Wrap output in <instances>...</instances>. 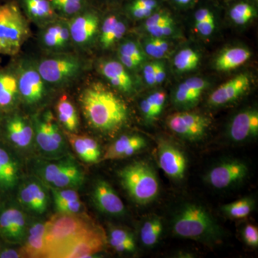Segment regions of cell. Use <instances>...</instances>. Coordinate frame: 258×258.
I'll return each mask as SVG.
<instances>
[{"label":"cell","instance_id":"obj_1","mask_svg":"<svg viewBox=\"0 0 258 258\" xmlns=\"http://www.w3.org/2000/svg\"><path fill=\"white\" fill-rule=\"evenodd\" d=\"M80 103L88 124L103 133L119 130L128 120V111L121 98L99 82L83 90Z\"/></svg>","mask_w":258,"mask_h":258},{"label":"cell","instance_id":"obj_2","mask_svg":"<svg viewBox=\"0 0 258 258\" xmlns=\"http://www.w3.org/2000/svg\"><path fill=\"white\" fill-rule=\"evenodd\" d=\"M173 232L183 238L212 243L221 237L220 226L206 209L188 204L176 212L172 222Z\"/></svg>","mask_w":258,"mask_h":258},{"label":"cell","instance_id":"obj_3","mask_svg":"<svg viewBox=\"0 0 258 258\" xmlns=\"http://www.w3.org/2000/svg\"><path fill=\"white\" fill-rule=\"evenodd\" d=\"M96 225L80 214L59 213L45 222V257H57L73 240Z\"/></svg>","mask_w":258,"mask_h":258},{"label":"cell","instance_id":"obj_4","mask_svg":"<svg viewBox=\"0 0 258 258\" xmlns=\"http://www.w3.org/2000/svg\"><path fill=\"white\" fill-rule=\"evenodd\" d=\"M30 35L28 20L16 0L0 5V55H18Z\"/></svg>","mask_w":258,"mask_h":258},{"label":"cell","instance_id":"obj_5","mask_svg":"<svg viewBox=\"0 0 258 258\" xmlns=\"http://www.w3.org/2000/svg\"><path fill=\"white\" fill-rule=\"evenodd\" d=\"M120 183L134 202L147 205L159 195V184L154 169L144 161H136L118 172Z\"/></svg>","mask_w":258,"mask_h":258},{"label":"cell","instance_id":"obj_6","mask_svg":"<svg viewBox=\"0 0 258 258\" xmlns=\"http://www.w3.org/2000/svg\"><path fill=\"white\" fill-rule=\"evenodd\" d=\"M82 66L76 56L59 55L42 59L37 69L45 83L60 86L76 79L82 71Z\"/></svg>","mask_w":258,"mask_h":258},{"label":"cell","instance_id":"obj_7","mask_svg":"<svg viewBox=\"0 0 258 258\" xmlns=\"http://www.w3.org/2000/svg\"><path fill=\"white\" fill-rule=\"evenodd\" d=\"M106 242L104 231L96 225L68 244L56 258L92 257L101 252Z\"/></svg>","mask_w":258,"mask_h":258},{"label":"cell","instance_id":"obj_8","mask_svg":"<svg viewBox=\"0 0 258 258\" xmlns=\"http://www.w3.org/2000/svg\"><path fill=\"white\" fill-rule=\"evenodd\" d=\"M18 77L19 94L20 99L29 105L41 102L46 93L45 81L42 79L36 66L20 64L15 67Z\"/></svg>","mask_w":258,"mask_h":258},{"label":"cell","instance_id":"obj_9","mask_svg":"<svg viewBox=\"0 0 258 258\" xmlns=\"http://www.w3.org/2000/svg\"><path fill=\"white\" fill-rule=\"evenodd\" d=\"M166 124L179 137L190 141L203 138L210 124L205 115L191 112H179L168 116Z\"/></svg>","mask_w":258,"mask_h":258},{"label":"cell","instance_id":"obj_10","mask_svg":"<svg viewBox=\"0 0 258 258\" xmlns=\"http://www.w3.org/2000/svg\"><path fill=\"white\" fill-rule=\"evenodd\" d=\"M247 172V166L242 161H225L212 167L205 181L215 189H226L242 181Z\"/></svg>","mask_w":258,"mask_h":258},{"label":"cell","instance_id":"obj_11","mask_svg":"<svg viewBox=\"0 0 258 258\" xmlns=\"http://www.w3.org/2000/svg\"><path fill=\"white\" fill-rule=\"evenodd\" d=\"M157 150L159 166L166 175L171 179H183L187 165L184 153L175 144L164 139L158 141Z\"/></svg>","mask_w":258,"mask_h":258},{"label":"cell","instance_id":"obj_12","mask_svg":"<svg viewBox=\"0 0 258 258\" xmlns=\"http://www.w3.org/2000/svg\"><path fill=\"white\" fill-rule=\"evenodd\" d=\"M68 23L71 40L76 45L84 46L92 41L93 37L96 36L100 18L96 10L90 7L70 18Z\"/></svg>","mask_w":258,"mask_h":258},{"label":"cell","instance_id":"obj_13","mask_svg":"<svg viewBox=\"0 0 258 258\" xmlns=\"http://www.w3.org/2000/svg\"><path fill=\"white\" fill-rule=\"evenodd\" d=\"M250 86L248 75L241 74L219 86L209 97L210 106H221L235 101L242 96Z\"/></svg>","mask_w":258,"mask_h":258},{"label":"cell","instance_id":"obj_14","mask_svg":"<svg viewBox=\"0 0 258 258\" xmlns=\"http://www.w3.org/2000/svg\"><path fill=\"white\" fill-rule=\"evenodd\" d=\"M92 198L96 208L103 213L113 216H119L125 213L123 202L106 181H97L93 188Z\"/></svg>","mask_w":258,"mask_h":258},{"label":"cell","instance_id":"obj_15","mask_svg":"<svg viewBox=\"0 0 258 258\" xmlns=\"http://www.w3.org/2000/svg\"><path fill=\"white\" fill-rule=\"evenodd\" d=\"M258 134V112L249 109L240 112L234 117L229 127V136L236 142L254 138Z\"/></svg>","mask_w":258,"mask_h":258},{"label":"cell","instance_id":"obj_16","mask_svg":"<svg viewBox=\"0 0 258 258\" xmlns=\"http://www.w3.org/2000/svg\"><path fill=\"white\" fill-rule=\"evenodd\" d=\"M19 98L18 77L15 66L0 69V111L13 110Z\"/></svg>","mask_w":258,"mask_h":258},{"label":"cell","instance_id":"obj_17","mask_svg":"<svg viewBox=\"0 0 258 258\" xmlns=\"http://www.w3.org/2000/svg\"><path fill=\"white\" fill-rule=\"evenodd\" d=\"M100 71L103 77L120 92L127 94L133 92V80L120 61H104L100 64Z\"/></svg>","mask_w":258,"mask_h":258},{"label":"cell","instance_id":"obj_18","mask_svg":"<svg viewBox=\"0 0 258 258\" xmlns=\"http://www.w3.org/2000/svg\"><path fill=\"white\" fill-rule=\"evenodd\" d=\"M44 29L41 35L42 45L50 50H63L71 42L69 24L64 20H53Z\"/></svg>","mask_w":258,"mask_h":258},{"label":"cell","instance_id":"obj_19","mask_svg":"<svg viewBox=\"0 0 258 258\" xmlns=\"http://www.w3.org/2000/svg\"><path fill=\"white\" fill-rule=\"evenodd\" d=\"M208 81L201 78H191L179 85L174 95V101L180 108H189L198 103L202 93L208 87Z\"/></svg>","mask_w":258,"mask_h":258},{"label":"cell","instance_id":"obj_20","mask_svg":"<svg viewBox=\"0 0 258 258\" xmlns=\"http://www.w3.org/2000/svg\"><path fill=\"white\" fill-rule=\"evenodd\" d=\"M147 147L145 139L139 135H124L117 139L108 147L105 154L104 160L125 159L134 155Z\"/></svg>","mask_w":258,"mask_h":258},{"label":"cell","instance_id":"obj_21","mask_svg":"<svg viewBox=\"0 0 258 258\" xmlns=\"http://www.w3.org/2000/svg\"><path fill=\"white\" fill-rule=\"evenodd\" d=\"M27 18L36 23H50L56 20L57 13L50 0H16Z\"/></svg>","mask_w":258,"mask_h":258},{"label":"cell","instance_id":"obj_22","mask_svg":"<svg viewBox=\"0 0 258 258\" xmlns=\"http://www.w3.org/2000/svg\"><path fill=\"white\" fill-rule=\"evenodd\" d=\"M8 138L18 147L25 148L31 144L34 131L30 123L21 115L10 117L5 124Z\"/></svg>","mask_w":258,"mask_h":258},{"label":"cell","instance_id":"obj_23","mask_svg":"<svg viewBox=\"0 0 258 258\" xmlns=\"http://www.w3.org/2000/svg\"><path fill=\"white\" fill-rule=\"evenodd\" d=\"M68 138L74 152L80 159L85 162L93 164L101 157V149L96 140L86 136H79L73 133L68 134Z\"/></svg>","mask_w":258,"mask_h":258},{"label":"cell","instance_id":"obj_24","mask_svg":"<svg viewBox=\"0 0 258 258\" xmlns=\"http://www.w3.org/2000/svg\"><path fill=\"white\" fill-rule=\"evenodd\" d=\"M126 25L117 15H108L103 20L100 35V43L103 49L113 46L123 38L126 32Z\"/></svg>","mask_w":258,"mask_h":258},{"label":"cell","instance_id":"obj_25","mask_svg":"<svg viewBox=\"0 0 258 258\" xmlns=\"http://www.w3.org/2000/svg\"><path fill=\"white\" fill-rule=\"evenodd\" d=\"M85 179L84 172L81 166L72 158L69 161L60 172L57 174L50 186L59 189H74L82 185Z\"/></svg>","mask_w":258,"mask_h":258},{"label":"cell","instance_id":"obj_26","mask_svg":"<svg viewBox=\"0 0 258 258\" xmlns=\"http://www.w3.org/2000/svg\"><path fill=\"white\" fill-rule=\"evenodd\" d=\"M251 52L244 47H235L226 49L215 60V69L221 72H227L240 67L249 60Z\"/></svg>","mask_w":258,"mask_h":258},{"label":"cell","instance_id":"obj_27","mask_svg":"<svg viewBox=\"0 0 258 258\" xmlns=\"http://www.w3.org/2000/svg\"><path fill=\"white\" fill-rule=\"evenodd\" d=\"M45 222H37L29 230L25 243L21 249L22 255L28 257H42L45 254Z\"/></svg>","mask_w":258,"mask_h":258},{"label":"cell","instance_id":"obj_28","mask_svg":"<svg viewBox=\"0 0 258 258\" xmlns=\"http://www.w3.org/2000/svg\"><path fill=\"white\" fill-rule=\"evenodd\" d=\"M52 113L47 112L42 118L35 120V136L37 145L42 152L48 154H58L62 149L55 143L50 131Z\"/></svg>","mask_w":258,"mask_h":258},{"label":"cell","instance_id":"obj_29","mask_svg":"<svg viewBox=\"0 0 258 258\" xmlns=\"http://www.w3.org/2000/svg\"><path fill=\"white\" fill-rule=\"evenodd\" d=\"M144 28L153 37H164L170 36L175 31V23L168 13H153L146 20Z\"/></svg>","mask_w":258,"mask_h":258},{"label":"cell","instance_id":"obj_30","mask_svg":"<svg viewBox=\"0 0 258 258\" xmlns=\"http://www.w3.org/2000/svg\"><path fill=\"white\" fill-rule=\"evenodd\" d=\"M59 122L69 133H74L79 126V117L77 110L69 98L62 96L56 106Z\"/></svg>","mask_w":258,"mask_h":258},{"label":"cell","instance_id":"obj_31","mask_svg":"<svg viewBox=\"0 0 258 258\" xmlns=\"http://www.w3.org/2000/svg\"><path fill=\"white\" fill-rule=\"evenodd\" d=\"M119 61L126 69H136L145 59L144 51L141 49L137 42L126 40L120 44L118 49Z\"/></svg>","mask_w":258,"mask_h":258},{"label":"cell","instance_id":"obj_32","mask_svg":"<svg viewBox=\"0 0 258 258\" xmlns=\"http://www.w3.org/2000/svg\"><path fill=\"white\" fill-rule=\"evenodd\" d=\"M59 17L70 19L91 7L92 0H50Z\"/></svg>","mask_w":258,"mask_h":258},{"label":"cell","instance_id":"obj_33","mask_svg":"<svg viewBox=\"0 0 258 258\" xmlns=\"http://www.w3.org/2000/svg\"><path fill=\"white\" fill-rule=\"evenodd\" d=\"M200 61V54L197 51L191 48H184L176 53L173 62L178 71L186 73L197 69Z\"/></svg>","mask_w":258,"mask_h":258},{"label":"cell","instance_id":"obj_34","mask_svg":"<svg viewBox=\"0 0 258 258\" xmlns=\"http://www.w3.org/2000/svg\"><path fill=\"white\" fill-rule=\"evenodd\" d=\"M162 224L158 217H153L144 222L141 229V240L147 247H152L158 241L162 232Z\"/></svg>","mask_w":258,"mask_h":258},{"label":"cell","instance_id":"obj_35","mask_svg":"<svg viewBox=\"0 0 258 258\" xmlns=\"http://www.w3.org/2000/svg\"><path fill=\"white\" fill-rule=\"evenodd\" d=\"M254 201L249 198H242L222 207V211L232 218L242 219L248 216L254 209Z\"/></svg>","mask_w":258,"mask_h":258},{"label":"cell","instance_id":"obj_36","mask_svg":"<svg viewBox=\"0 0 258 258\" xmlns=\"http://www.w3.org/2000/svg\"><path fill=\"white\" fill-rule=\"evenodd\" d=\"M195 28L203 36H210L215 29L213 13L207 8L198 10L195 14Z\"/></svg>","mask_w":258,"mask_h":258},{"label":"cell","instance_id":"obj_37","mask_svg":"<svg viewBox=\"0 0 258 258\" xmlns=\"http://www.w3.org/2000/svg\"><path fill=\"white\" fill-rule=\"evenodd\" d=\"M169 44L162 37L151 36L144 42V52L154 58H164L169 54Z\"/></svg>","mask_w":258,"mask_h":258},{"label":"cell","instance_id":"obj_38","mask_svg":"<svg viewBox=\"0 0 258 258\" xmlns=\"http://www.w3.org/2000/svg\"><path fill=\"white\" fill-rule=\"evenodd\" d=\"M157 0H133L128 5V13L137 20L147 19L157 8Z\"/></svg>","mask_w":258,"mask_h":258},{"label":"cell","instance_id":"obj_39","mask_svg":"<svg viewBox=\"0 0 258 258\" xmlns=\"http://www.w3.org/2000/svg\"><path fill=\"white\" fill-rule=\"evenodd\" d=\"M257 13L252 5L248 3H241L231 8V20L238 25H244L255 18Z\"/></svg>","mask_w":258,"mask_h":258},{"label":"cell","instance_id":"obj_40","mask_svg":"<svg viewBox=\"0 0 258 258\" xmlns=\"http://www.w3.org/2000/svg\"><path fill=\"white\" fill-rule=\"evenodd\" d=\"M26 232V220L23 212L16 208H12V222L8 240L18 242L23 240Z\"/></svg>","mask_w":258,"mask_h":258},{"label":"cell","instance_id":"obj_41","mask_svg":"<svg viewBox=\"0 0 258 258\" xmlns=\"http://www.w3.org/2000/svg\"><path fill=\"white\" fill-rule=\"evenodd\" d=\"M28 186L31 190L35 203V213L42 214L46 211L48 205V198L46 191L40 183L30 181Z\"/></svg>","mask_w":258,"mask_h":258},{"label":"cell","instance_id":"obj_42","mask_svg":"<svg viewBox=\"0 0 258 258\" xmlns=\"http://www.w3.org/2000/svg\"><path fill=\"white\" fill-rule=\"evenodd\" d=\"M55 209L59 213L80 214L82 212L83 204L80 200L73 201L55 200Z\"/></svg>","mask_w":258,"mask_h":258},{"label":"cell","instance_id":"obj_43","mask_svg":"<svg viewBox=\"0 0 258 258\" xmlns=\"http://www.w3.org/2000/svg\"><path fill=\"white\" fill-rule=\"evenodd\" d=\"M140 108L144 118L147 121L152 122L157 118L154 115V103L153 94H151L150 96H148L142 101Z\"/></svg>","mask_w":258,"mask_h":258},{"label":"cell","instance_id":"obj_44","mask_svg":"<svg viewBox=\"0 0 258 258\" xmlns=\"http://www.w3.org/2000/svg\"><path fill=\"white\" fill-rule=\"evenodd\" d=\"M52 192L53 195L54 201L55 200L73 201V200H80L79 193L74 189L52 188Z\"/></svg>","mask_w":258,"mask_h":258},{"label":"cell","instance_id":"obj_45","mask_svg":"<svg viewBox=\"0 0 258 258\" xmlns=\"http://www.w3.org/2000/svg\"><path fill=\"white\" fill-rule=\"evenodd\" d=\"M242 235L245 243L251 247H256L258 246L257 227L251 224L244 227Z\"/></svg>","mask_w":258,"mask_h":258},{"label":"cell","instance_id":"obj_46","mask_svg":"<svg viewBox=\"0 0 258 258\" xmlns=\"http://www.w3.org/2000/svg\"><path fill=\"white\" fill-rule=\"evenodd\" d=\"M0 164L4 166L10 174L18 177V166L10 157L9 154L3 149H0Z\"/></svg>","mask_w":258,"mask_h":258},{"label":"cell","instance_id":"obj_47","mask_svg":"<svg viewBox=\"0 0 258 258\" xmlns=\"http://www.w3.org/2000/svg\"><path fill=\"white\" fill-rule=\"evenodd\" d=\"M109 240L116 242H135L133 236L128 231L120 228H112L109 232Z\"/></svg>","mask_w":258,"mask_h":258},{"label":"cell","instance_id":"obj_48","mask_svg":"<svg viewBox=\"0 0 258 258\" xmlns=\"http://www.w3.org/2000/svg\"><path fill=\"white\" fill-rule=\"evenodd\" d=\"M18 176L13 175L0 164V184L6 187L13 186L16 184Z\"/></svg>","mask_w":258,"mask_h":258},{"label":"cell","instance_id":"obj_49","mask_svg":"<svg viewBox=\"0 0 258 258\" xmlns=\"http://www.w3.org/2000/svg\"><path fill=\"white\" fill-rule=\"evenodd\" d=\"M157 62H149L145 64L143 69L144 80L149 86H155V68Z\"/></svg>","mask_w":258,"mask_h":258},{"label":"cell","instance_id":"obj_50","mask_svg":"<svg viewBox=\"0 0 258 258\" xmlns=\"http://www.w3.org/2000/svg\"><path fill=\"white\" fill-rule=\"evenodd\" d=\"M109 242L112 247L115 249L117 252H133L135 250V242H116V241L112 240H109Z\"/></svg>","mask_w":258,"mask_h":258},{"label":"cell","instance_id":"obj_51","mask_svg":"<svg viewBox=\"0 0 258 258\" xmlns=\"http://www.w3.org/2000/svg\"><path fill=\"white\" fill-rule=\"evenodd\" d=\"M166 69L164 64L161 62H157L155 68L156 85L161 84L166 79Z\"/></svg>","mask_w":258,"mask_h":258},{"label":"cell","instance_id":"obj_52","mask_svg":"<svg viewBox=\"0 0 258 258\" xmlns=\"http://www.w3.org/2000/svg\"><path fill=\"white\" fill-rule=\"evenodd\" d=\"M21 254L18 253L14 249H5L1 254L0 257L2 258H15L20 257Z\"/></svg>","mask_w":258,"mask_h":258},{"label":"cell","instance_id":"obj_53","mask_svg":"<svg viewBox=\"0 0 258 258\" xmlns=\"http://www.w3.org/2000/svg\"><path fill=\"white\" fill-rule=\"evenodd\" d=\"M192 0H174L176 3L181 5H186L191 3Z\"/></svg>","mask_w":258,"mask_h":258},{"label":"cell","instance_id":"obj_54","mask_svg":"<svg viewBox=\"0 0 258 258\" xmlns=\"http://www.w3.org/2000/svg\"><path fill=\"white\" fill-rule=\"evenodd\" d=\"M13 1V0H0V5L3 4V3H7V2Z\"/></svg>","mask_w":258,"mask_h":258},{"label":"cell","instance_id":"obj_55","mask_svg":"<svg viewBox=\"0 0 258 258\" xmlns=\"http://www.w3.org/2000/svg\"><path fill=\"white\" fill-rule=\"evenodd\" d=\"M2 122V117L1 115H0V123H1Z\"/></svg>","mask_w":258,"mask_h":258}]
</instances>
